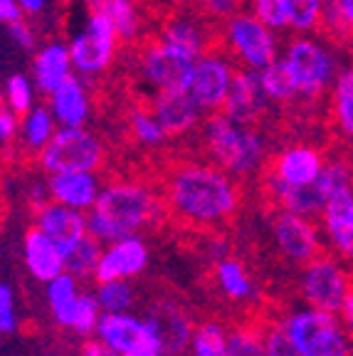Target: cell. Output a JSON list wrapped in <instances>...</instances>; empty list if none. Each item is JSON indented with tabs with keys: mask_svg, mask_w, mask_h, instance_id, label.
Here are the masks:
<instances>
[{
	"mask_svg": "<svg viewBox=\"0 0 353 356\" xmlns=\"http://www.w3.org/2000/svg\"><path fill=\"white\" fill-rule=\"evenodd\" d=\"M17 3H20V8L28 15H40L47 8V0H17Z\"/></svg>",
	"mask_w": 353,
	"mask_h": 356,
	"instance_id": "f907efd6",
	"label": "cell"
},
{
	"mask_svg": "<svg viewBox=\"0 0 353 356\" xmlns=\"http://www.w3.org/2000/svg\"><path fill=\"white\" fill-rule=\"evenodd\" d=\"M311 220L314 218L299 216V213L284 211V208H277L270 218V230L277 250L294 265L304 267L324 252V240Z\"/></svg>",
	"mask_w": 353,
	"mask_h": 356,
	"instance_id": "7c38bea8",
	"label": "cell"
},
{
	"mask_svg": "<svg viewBox=\"0 0 353 356\" xmlns=\"http://www.w3.org/2000/svg\"><path fill=\"white\" fill-rule=\"evenodd\" d=\"M97 339L104 341L119 356L124 354H156L163 356L161 341L151 322L144 314L133 312H104L94 332Z\"/></svg>",
	"mask_w": 353,
	"mask_h": 356,
	"instance_id": "30bf717a",
	"label": "cell"
},
{
	"mask_svg": "<svg viewBox=\"0 0 353 356\" xmlns=\"http://www.w3.org/2000/svg\"><path fill=\"white\" fill-rule=\"evenodd\" d=\"M279 322L302 356H353V337L338 312L304 305Z\"/></svg>",
	"mask_w": 353,
	"mask_h": 356,
	"instance_id": "277c9868",
	"label": "cell"
},
{
	"mask_svg": "<svg viewBox=\"0 0 353 356\" xmlns=\"http://www.w3.org/2000/svg\"><path fill=\"white\" fill-rule=\"evenodd\" d=\"M3 97H6V106H10L15 114L25 117L35 106V79H30L22 72H13L6 79V95Z\"/></svg>",
	"mask_w": 353,
	"mask_h": 356,
	"instance_id": "74e56055",
	"label": "cell"
},
{
	"mask_svg": "<svg viewBox=\"0 0 353 356\" xmlns=\"http://www.w3.org/2000/svg\"><path fill=\"white\" fill-rule=\"evenodd\" d=\"M334 33H351L353 30V0H326L324 20Z\"/></svg>",
	"mask_w": 353,
	"mask_h": 356,
	"instance_id": "60d3db41",
	"label": "cell"
},
{
	"mask_svg": "<svg viewBox=\"0 0 353 356\" xmlns=\"http://www.w3.org/2000/svg\"><path fill=\"white\" fill-rule=\"evenodd\" d=\"M215 287L232 305H245V302L254 300V295H257V287H254L252 277H249L247 267L238 257L227 255L215 260Z\"/></svg>",
	"mask_w": 353,
	"mask_h": 356,
	"instance_id": "4316f807",
	"label": "cell"
},
{
	"mask_svg": "<svg viewBox=\"0 0 353 356\" xmlns=\"http://www.w3.org/2000/svg\"><path fill=\"white\" fill-rule=\"evenodd\" d=\"M144 317L151 322L161 341L163 356H186L190 351L195 324L188 309L176 300H156L146 307Z\"/></svg>",
	"mask_w": 353,
	"mask_h": 356,
	"instance_id": "4fadbf2b",
	"label": "cell"
},
{
	"mask_svg": "<svg viewBox=\"0 0 353 356\" xmlns=\"http://www.w3.org/2000/svg\"><path fill=\"white\" fill-rule=\"evenodd\" d=\"M265 341H267V356H302L289 339L287 329L281 327V322H270L265 327Z\"/></svg>",
	"mask_w": 353,
	"mask_h": 356,
	"instance_id": "b9f144b4",
	"label": "cell"
},
{
	"mask_svg": "<svg viewBox=\"0 0 353 356\" xmlns=\"http://www.w3.org/2000/svg\"><path fill=\"white\" fill-rule=\"evenodd\" d=\"M116 44H119V33H116L114 22L104 13L94 10L84 30H79L69 42L74 72L82 77H97V74L106 72L114 62Z\"/></svg>",
	"mask_w": 353,
	"mask_h": 356,
	"instance_id": "ba28073f",
	"label": "cell"
},
{
	"mask_svg": "<svg viewBox=\"0 0 353 356\" xmlns=\"http://www.w3.org/2000/svg\"><path fill=\"white\" fill-rule=\"evenodd\" d=\"M55 114H52L50 106H33V109L22 117V124H20V139H22V146L28 151H40L44 146L50 144V139L55 136Z\"/></svg>",
	"mask_w": 353,
	"mask_h": 356,
	"instance_id": "83f0119b",
	"label": "cell"
},
{
	"mask_svg": "<svg viewBox=\"0 0 353 356\" xmlns=\"http://www.w3.org/2000/svg\"><path fill=\"white\" fill-rule=\"evenodd\" d=\"M321 225L334 255L353 262V186L336 191L326 200Z\"/></svg>",
	"mask_w": 353,
	"mask_h": 356,
	"instance_id": "ac0fdd59",
	"label": "cell"
},
{
	"mask_svg": "<svg viewBox=\"0 0 353 356\" xmlns=\"http://www.w3.org/2000/svg\"><path fill=\"white\" fill-rule=\"evenodd\" d=\"M289 25L299 33H311L321 25L326 0H287Z\"/></svg>",
	"mask_w": 353,
	"mask_h": 356,
	"instance_id": "f35d334b",
	"label": "cell"
},
{
	"mask_svg": "<svg viewBox=\"0 0 353 356\" xmlns=\"http://www.w3.org/2000/svg\"><path fill=\"white\" fill-rule=\"evenodd\" d=\"M82 292L84 289L79 287V280L72 273H62L44 284V302H47L52 322L60 329H69L72 332L74 314H77Z\"/></svg>",
	"mask_w": 353,
	"mask_h": 356,
	"instance_id": "d4e9b609",
	"label": "cell"
},
{
	"mask_svg": "<svg viewBox=\"0 0 353 356\" xmlns=\"http://www.w3.org/2000/svg\"><path fill=\"white\" fill-rule=\"evenodd\" d=\"M227 354L230 356H267L265 327L243 322L230 327L227 337Z\"/></svg>",
	"mask_w": 353,
	"mask_h": 356,
	"instance_id": "836d02e7",
	"label": "cell"
},
{
	"mask_svg": "<svg viewBox=\"0 0 353 356\" xmlns=\"http://www.w3.org/2000/svg\"><path fill=\"white\" fill-rule=\"evenodd\" d=\"M163 195L168 213L193 228L222 225L240 208L238 181L215 163L186 161L173 166Z\"/></svg>",
	"mask_w": 353,
	"mask_h": 356,
	"instance_id": "6da1fadb",
	"label": "cell"
},
{
	"mask_svg": "<svg viewBox=\"0 0 353 356\" xmlns=\"http://www.w3.org/2000/svg\"><path fill=\"white\" fill-rule=\"evenodd\" d=\"M161 40L168 44H173L176 50L186 52V55L195 57L198 60L200 55H205V33L198 22L186 20V17H178V20H171L161 33Z\"/></svg>",
	"mask_w": 353,
	"mask_h": 356,
	"instance_id": "f546056e",
	"label": "cell"
},
{
	"mask_svg": "<svg viewBox=\"0 0 353 356\" xmlns=\"http://www.w3.org/2000/svg\"><path fill=\"white\" fill-rule=\"evenodd\" d=\"M154 111L168 136H181L198 127L203 106L193 99V95L186 87H178L158 92L154 99Z\"/></svg>",
	"mask_w": 353,
	"mask_h": 356,
	"instance_id": "44dd1931",
	"label": "cell"
},
{
	"mask_svg": "<svg viewBox=\"0 0 353 356\" xmlns=\"http://www.w3.org/2000/svg\"><path fill=\"white\" fill-rule=\"evenodd\" d=\"M346 186H353V166L348 161H341V159L326 163L321 176L314 184L306 186H289L279 178L270 176V173L265 176V188L272 203L277 208H284V211L299 213V216L306 218L321 216L326 200Z\"/></svg>",
	"mask_w": 353,
	"mask_h": 356,
	"instance_id": "5b68a950",
	"label": "cell"
},
{
	"mask_svg": "<svg viewBox=\"0 0 353 356\" xmlns=\"http://www.w3.org/2000/svg\"><path fill=\"white\" fill-rule=\"evenodd\" d=\"M227 337L230 329H225L215 319H203L195 324L193 341H190V356H230L227 354Z\"/></svg>",
	"mask_w": 353,
	"mask_h": 356,
	"instance_id": "1f68e13d",
	"label": "cell"
},
{
	"mask_svg": "<svg viewBox=\"0 0 353 356\" xmlns=\"http://www.w3.org/2000/svg\"><path fill=\"white\" fill-rule=\"evenodd\" d=\"M168 213L166 195L141 181H111L101 188L94 208L87 213L89 235L99 243L141 235L154 230Z\"/></svg>",
	"mask_w": 353,
	"mask_h": 356,
	"instance_id": "7a4b0ae2",
	"label": "cell"
},
{
	"mask_svg": "<svg viewBox=\"0 0 353 356\" xmlns=\"http://www.w3.org/2000/svg\"><path fill=\"white\" fill-rule=\"evenodd\" d=\"M22 15H25V10L20 8V3L17 0H0V20L6 22H15V20H22Z\"/></svg>",
	"mask_w": 353,
	"mask_h": 356,
	"instance_id": "7dc6e473",
	"label": "cell"
},
{
	"mask_svg": "<svg viewBox=\"0 0 353 356\" xmlns=\"http://www.w3.org/2000/svg\"><path fill=\"white\" fill-rule=\"evenodd\" d=\"M124 356H156V354H124Z\"/></svg>",
	"mask_w": 353,
	"mask_h": 356,
	"instance_id": "816d5d0a",
	"label": "cell"
},
{
	"mask_svg": "<svg viewBox=\"0 0 353 356\" xmlns=\"http://www.w3.org/2000/svg\"><path fill=\"white\" fill-rule=\"evenodd\" d=\"M284 62L294 77L299 97H304V99L319 97L331 84L334 72H336L334 55L311 38L292 40L287 44V52H284Z\"/></svg>",
	"mask_w": 353,
	"mask_h": 356,
	"instance_id": "9c48e42d",
	"label": "cell"
},
{
	"mask_svg": "<svg viewBox=\"0 0 353 356\" xmlns=\"http://www.w3.org/2000/svg\"><path fill=\"white\" fill-rule=\"evenodd\" d=\"M20 327V317H17V300L15 289L8 282L0 284V332L10 337Z\"/></svg>",
	"mask_w": 353,
	"mask_h": 356,
	"instance_id": "7bdbcfd3",
	"label": "cell"
},
{
	"mask_svg": "<svg viewBox=\"0 0 353 356\" xmlns=\"http://www.w3.org/2000/svg\"><path fill=\"white\" fill-rule=\"evenodd\" d=\"M50 195L57 203L89 213L101 193V184L97 171H62L50 173L47 178Z\"/></svg>",
	"mask_w": 353,
	"mask_h": 356,
	"instance_id": "7402d4cb",
	"label": "cell"
},
{
	"mask_svg": "<svg viewBox=\"0 0 353 356\" xmlns=\"http://www.w3.org/2000/svg\"><path fill=\"white\" fill-rule=\"evenodd\" d=\"M225 40L238 60L249 70H262L277 60L274 30L257 15L238 13L225 20Z\"/></svg>",
	"mask_w": 353,
	"mask_h": 356,
	"instance_id": "8fae6325",
	"label": "cell"
},
{
	"mask_svg": "<svg viewBox=\"0 0 353 356\" xmlns=\"http://www.w3.org/2000/svg\"><path fill=\"white\" fill-rule=\"evenodd\" d=\"M35 225L42 228L52 240H57L65 248V252L89 235L87 213L65 206V203H57V200H50L47 206L35 211Z\"/></svg>",
	"mask_w": 353,
	"mask_h": 356,
	"instance_id": "ffe728a7",
	"label": "cell"
},
{
	"mask_svg": "<svg viewBox=\"0 0 353 356\" xmlns=\"http://www.w3.org/2000/svg\"><path fill=\"white\" fill-rule=\"evenodd\" d=\"M20 124H22L20 114H15L10 106L3 104V109H0V141L8 146L13 139H17L20 136Z\"/></svg>",
	"mask_w": 353,
	"mask_h": 356,
	"instance_id": "f6af8a7d",
	"label": "cell"
},
{
	"mask_svg": "<svg viewBox=\"0 0 353 356\" xmlns=\"http://www.w3.org/2000/svg\"><path fill=\"white\" fill-rule=\"evenodd\" d=\"M193 65L195 57L176 50L173 44L163 42V40L151 42L141 55V62H138L144 79L151 87H156V92L186 87L190 72H193Z\"/></svg>",
	"mask_w": 353,
	"mask_h": 356,
	"instance_id": "5bb4252c",
	"label": "cell"
},
{
	"mask_svg": "<svg viewBox=\"0 0 353 356\" xmlns=\"http://www.w3.org/2000/svg\"><path fill=\"white\" fill-rule=\"evenodd\" d=\"M129 127H131L133 139L141 146H161L166 141L168 131L163 129V124L158 122L154 109H144V106H133L131 114H129Z\"/></svg>",
	"mask_w": 353,
	"mask_h": 356,
	"instance_id": "d590c367",
	"label": "cell"
},
{
	"mask_svg": "<svg viewBox=\"0 0 353 356\" xmlns=\"http://www.w3.org/2000/svg\"><path fill=\"white\" fill-rule=\"evenodd\" d=\"M72 70H74V62H72V52H69V44H62V42L44 44L42 50H38V55L33 60L35 87L42 95L50 97L65 79L72 77Z\"/></svg>",
	"mask_w": 353,
	"mask_h": 356,
	"instance_id": "cb8c5ba5",
	"label": "cell"
},
{
	"mask_svg": "<svg viewBox=\"0 0 353 356\" xmlns=\"http://www.w3.org/2000/svg\"><path fill=\"white\" fill-rule=\"evenodd\" d=\"M38 163L47 176L62 171H97L104 163V144L84 127H62L38 154Z\"/></svg>",
	"mask_w": 353,
	"mask_h": 356,
	"instance_id": "52a82bcc",
	"label": "cell"
},
{
	"mask_svg": "<svg viewBox=\"0 0 353 356\" xmlns=\"http://www.w3.org/2000/svg\"><path fill=\"white\" fill-rule=\"evenodd\" d=\"M260 82L265 95L270 97V102H292L294 97H299L297 84H294V77L289 72L284 57H277L272 65L262 67Z\"/></svg>",
	"mask_w": 353,
	"mask_h": 356,
	"instance_id": "d6a6232c",
	"label": "cell"
},
{
	"mask_svg": "<svg viewBox=\"0 0 353 356\" xmlns=\"http://www.w3.org/2000/svg\"><path fill=\"white\" fill-rule=\"evenodd\" d=\"M94 295L99 300L104 312H131L136 305V287L129 280H109V282H97Z\"/></svg>",
	"mask_w": 353,
	"mask_h": 356,
	"instance_id": "8d00e7d4",
	"label": "cell"
},
{
	"mask_svg": "<svg viewBox=\"0 0 353 356\" xmlns=\"http://www.w3.org/2000/svg\"><path fill=\"white\" fill-rule=\"evenodd\" d=\"M50 109L55 114L57 124L62 127H84V122L89 119V95L87 87L82 84L79 77H69L60 84L50 95Z\"/></svg>",
	"mask_w": 353,
	"mask_h": 356,
	"instance_id": "484cf974",
	"label": "cell"
},
{
	"mask_svg": "<svg viewBox=\"0 0 353 356\" xmlns=\"http://www.w3.org/2000/svg\"><path fill=\"white\" fill-rule=\"evenodd\" d=\"M94 10L104 13L114 22L122 40H133L141 30V15L133 0H89Z\"/></svg>",
	"mask_w": 353,
	"mask_h": 356,
	"instance_id": "4dcf8cb0",
	"label": "cell"
},
{
	"mask_svg": "<svg viewBox=\"0 0 353 356\" xmlns=\"http://www.w3.org/2000/svg\"><path fill=\"white\" fill-rule=\"evenodd\" d=\"M341 319H343V324H346V329L351 332V337H353V289L348 292V297H346V302H343V307H341Z\"/></svg>",
	"mask_w": 353,
	"mask_h": 356,
	"instance_id": "681fc988",
	"label": "cell"
},
{
	"mask_svg": "<svg viewBox=\"0 0 353 356\" xmlns=\"http://www.w3.org/2000/svg\"><path fill=\"white\" fill-rule=\"evenodd\" d=\"M79 356H119V354L114 349H109L101 339L94 337L92 341H84L82 349H79Z\"/></svg>",
	"mask_w": 353,
	"mask_h": 356,
	"instance_id": "c3c4849f",
	"label": "cell"
},
{
	"mask_svg": "<svg viewBox=\"0 0 353 356\" xmlns=\"http://www.w3.org/2000/svg\"><path fill=\"white\" fill-rule=\"evenodd\" d=\"M324 166L326 161L316 149H311V146H289L274 159L270 176L279 178L289 186H306L314 184L321 176Z\"/></svg>",
	"mask_w": 353,
	"mask_h": 356,
	"instance_id": "603a6c76",
	"label": "cell"
},
{
	"mask_svg": "<svg viewBox=\"0 0 353 356\" xmlns=\"http://www.w3.org/2000/svg\"><path fill=\"white\" fill-rule=\"evenodd\" d=\"M22 262H25L30 277L42 284L55 280L57 275L67 273L65 248L38 225H33L22 238Z\"/></svg>",
	"mask_w": 353,
	"mask_h": 356,
	"instance_id": "e0dca14e",
	"label": "cell"
},
{
	"mask_svg": "<svg viewBox=\"0 0 353 356\" xmlns=\"http://www.w3.org/2000/svg\"><path fill=\"white\" fill-rule=\"evenodd\" d=\"M334 119L338 131L353 139V70H343L334 79Z\"/></svg>",
	"mask_w": 353,
	"mask_h": 356,
	"instance_id": "e575fe53",
	"label": "cell"
},
{
	"mask_svg": "<svg viewBox=\"0 0 353 356\" xmlns=\"http://www.w3.org/2000/svg\"><path fill=\"white\" fill-rule=\"evenodd\" d=\"M353 289V275L346 260L338 255L321 252L316 260L306 262L299 275V295L304 305L326 312H341L348 292Z\"/></svg>",
	"mask_w": 353,
	"mask_h": 356,
	"instance_id": "8992f818",
	"label": "cell"
},
{
	"mask_svg": "<svg viewBox=\"0 0 353 356\" xmlns=\"http://www.w3.org/2000/svg\"><path fill=\"white\" fill-rule=\"evenodd\" d=\"M203 144L213 163L235 178L252 176L265 163L267 146L262 134L252 129V124L235 122L225 111L205 119Z\"/></svg>",
	"mask_w": 353,
	"mask_h": 356,
	"instance_id": "3957f363",
	"label": "cell"
},
{
	"mask_svg": "<svg viewBox=\"0 0 353 356\" xmlns=\"http://www.w3.org/2000/svg\"><path fill=\"white\" fill-rule=\"evenodd\" d=\"M252 10H254V15L260 17L265 25H270L272 30L292 28V25H289L287 0H252Z\"/></svg>",
	"mask_w": 353,
	"mask_h": 356,
	"instance_id": "ab89813d",
	"label": "cell"
},
{
	"mask_svg": "<svg viewBox=\"0 0 353 356\" xmlns=\"http://www.w3.org/2000/svg\"><path fill=\"white\" fill-rule=\"evenodd\" d=\"M235 70L222 55H200L193 65V72L188 79L186 89L193 99L203 106V111L222 109L227 95H230Z\"/></svg>",
	"mask_w": 353,
	"mask_h": 356,
	"instance_id": "9a60e30c",
	"label": "cell"
},
{
	"mask_svg": "<svg viewBox=\"0 0 353 356\" xmlns=\"http://www.w3.org/2000/svg\"><path fill=\"white\" fill-rule=\"evenodd\" d=\"M267 102L270 97L265 95L260 82V70H238L235 79H232L230 95H227L222 111L227 117H232L235 122L243 124H254L262 117V111L267 109Z\"/></svg>",
	"mask_w": 353,
	"mask_h": 356,
	"instance_id": "d6986e66",
	"label": "cell"
},
{
	"mask_svg": "<svg viewBox=\"0 0 353 356\" xmlns=\"http://www.w3.org/2000/svg\"><path fill=\"white\" fill-rule=\"evenodd\" d=\"M8 35H10L13 42L25 52H33L35 44H38V35H35V28L30 22L25 20H15V22H8Z\"/></svg>",
	"mask_w": 353,
	"mask_h": 356,
	"instance_id": "ee69618b",
	"label": "cell"
},
{
	"mask_svg": "<svg viewBox=\"0 0 353 356\" xmlns=\"http://www.w3.org/2000/svg\"><path fill=\"white\" fill-rule=\"evenodd\" d=\"M151 262L149 245L141 235H129V238L106 243L101 250V260L97 267V282H109V280H133L144 273Z\"/></svg>",
	"mask_w": 353,
	"mask_h": 356,
	"instance_id": "2e32d148",
	"label": "cell"
},
{
	"mask_svg": "<svg viewBox=\"0 0 353 356\" xmlns=\"http://www.w3.org/2000/svg\"><path fill=\"white\" fill-rule=\"evenodd\" d=\"M101 250H104V243H99L94 235L82 238L77 245H72V248L67 250V273H72L79 282L94 280L97 277V267H99V260H101Z\"/></svg>",
	"mask_w": 353,
	"mask_h": 356,
	"instance_id": "f1b7e54d",
	"label": "cell"
},
{
	"mask_svg": "<svg viewBox=\"0 0 353 356\" xmlns=\"http://www.w3.org/2000/svg\"><path fill=\"white\" fill-rule=\"evenodd\" d=\"M240 6H243V0H203L205 13H210L213 17H225V20L238 15Z\"/></svg>",
	"mask_w": 353,
	"mask_h": 356,
	"instance_id": "bcb514c9",
	"label": "cell"
}]
</instances>
